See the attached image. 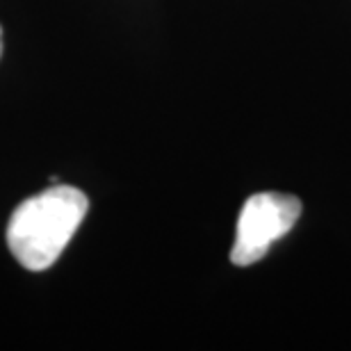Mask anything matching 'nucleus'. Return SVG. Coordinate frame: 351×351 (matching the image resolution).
<instances>
[{
  "instance_id": "f257e3e1",
  "label": "nucleus",
  "mask_w": 351,
  "mask_h": 351,
  "mask_svg": "<svg viewBox=\"0 0 351 351\" xmlns=\"http://www.w3.org/2000/svg\"><path fill=\"white\" fill-rule=\"evenodd\" d=\"M87 210L89 199L82 189L53 182L16 206L7 223V247L25 269L44 271L60 261Z\"/></svg>"
},
{
  "instance_id": "7ed1b4c3",
  "label": "nucleus",
  "mask_w": 351,
  "mask_h": 351,
  "mask_svg": "<svg viewBox=\"0 0 351 351\" xmlns=\"http://www.w3.org/2000/svg\"><path fill=\"white\" fill-rule=\"evenodd\" d=\"M0 58H3V27H0Z\"/></svg>"
},
{
  "instance_id": "f03ea898",
  "label": "nucleus",
  "mask_w": 351,
  "mask_h": 351,
  "mask_svg": "<svg viewBox=\"0 0 351 351\" xmlns=\"http://www.w3.org/2000/svg\"><path fill=\"white\" fill-rule=\"evenodd\" d=\"M301 203L297 196L263 192L249 196L237 219L235 244L230 251V263L249 267L263 261L276 240L285 237L299 221Z\"/></svg>"
}]
</instances>
